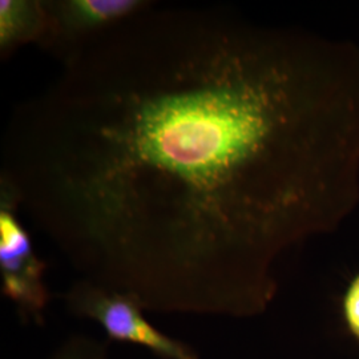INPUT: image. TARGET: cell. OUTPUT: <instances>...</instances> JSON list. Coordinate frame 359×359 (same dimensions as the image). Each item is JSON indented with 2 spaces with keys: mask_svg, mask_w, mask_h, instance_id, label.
<instances>
[{
  "mask_svg": "<svg viewBox=\"0 0 359 359\" xmlns=\"http://www.w3.org/2000/svg\"><path fill=\"white\" fill-rule=\"evenodd\" d=\"M67 309L103 327L109 341L144 347L161 359H200L192 346L160 332L133 295L77 280L63 295Z\"/></svg>",
  "mask_w": 359,
  "mask_h": 359,
  "instance_id": "7a4b0ae2",
  "label": "cell"
},
{
  "mask_svg": "<svg viewBox=\"0 0 359 359\" xmlns=\"http://www.w3.org/2000/svg\"><path fill=\"white\" fill-rule=\"evenodd\" d=\"M48 359H109L107 345L86 335L68 338Z\"/></svg>",
  "mask_w": 359,
  "mask_h": 359,
  "instance_id": "8992f818",
  "label": "cell"
},
{
  "mask_svg": "<svg viewBox=\"0 0 359 359\" xmlns=\"http://www.w3.org/2000/svg\"><path fill=\"white\" fill-rule=\"evenodd\" d=\"M13 196L0 191V281L1 293L26 322L44 323L51 294L44 283L47 264L38 256L19 217Z\"/></svg>",
  "mask_w": 359,
  "mask_h": 359,
  "instance_id": "3957f363",
  "label": "cell"
},
{
  "mask_svg": "<svg viewBox=\"0 0 359 359\" xmlns=\"http://www.w3.org/2000/svg\"><path fill=\"white\" fill-rule=\"evenodd\" d=\"M342 316L348 332L359 341V271L347 283L342 297Z\"/></svg>",
  "mask_w": 359,
  "mask_h": 359,
  "instance_id": "52a82bcc",
  "label": "cell"
},
{
  "mask_svg": "<svg viewBox=\"0 0 359 359\" xmlns=\"http://www.w3.org/2000/svg\"><path fill=\"white\" fill-rule=\"evenodd\" d=\"M154 4L148 0H43L46 31L38 47L65 67L96 39Z\"/></svg>",
  "mask_w": 359,
  "mask_h": 359,
  "instance_id": "277c9868",
  "label": "cell"
},
{
  "mask_svg": "<svg viewBox=\"0 0 359 359\" xmlns=\"http://www.w3.org/2000/svg\"><path fill=\"white\" fill-rule=\"evenodd\" d=\"M0 165L80 278L256 317L280 257L358 209L359 46L154 3L15 108Z\"/></svg>",
  "mask_w": 359,
  "mask_h": 359,
  "instance_id": "6da1fadb",
  "label": "cell"
},
{
  "mask_svg": "<svg viewBox=\"0 0 359 359\" xmlns=\"http://www.w3.org/2000/svg\"><path fill=\"white\" fill-rule=\"evenodd\" d=\"M46 31L43 0H0V59L8 60L25 44H36Z\"/></svg>",
  "mask_w": 359,
  "mask_h": 359,
  "instance_id": "5b68a950",
  "label": "cell"
}]
</instances>
